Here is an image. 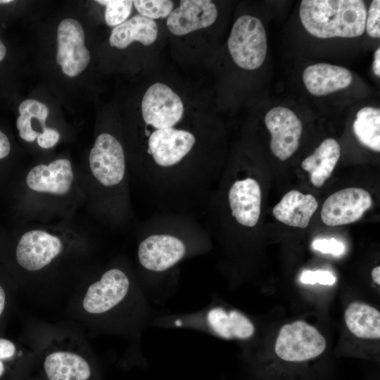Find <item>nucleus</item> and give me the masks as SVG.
Masks as SVG:
<instances>
[{"instance_id": "obj_1", "label": "nucleus", "mask_w": 380, "mask_h": 380, "mask_svg": "<svg viewBox=\"0 0 380 380\" xmlns=\"http://www.w3.org/2000/svg\"><path fill=\"white\" fill-rule=\"evenodd\" d=\"M140 267L152 274L174 268L185 258L208 251L210 236L194 213L160 212L141 223Z\"/></svg>"}, {"instance_id": "obj_2", "label": "nucleus", "mask_w": 380, "mask_h": 380, "mask_svg": "<svg viewBox=\"0 0 380 380\" xmlns=\"http://www.w3.org/2000/svg\"><path fill=\"white\" fill-rule=\"evenodd\" d=\"M299 15L305 30L321 39L355 37L365 30L367 9L362 0H303Z\"/></svg>"}, {"instance_id": "obj_3", "label": "nucleus", "mask_w": 380, "mask_h": 380, "mask_svg": "<svg viewBox=\"0 0 380 380\" xmlns=\"http://www.w3.org/2000/svg\"><path fill=\"white\" fill-rule=\"evenodd\" d=\"M35 354L44 380H99L89 350L74 336L51 334Z\"/></svg>"}, {"instance_id": "obj_4", "label": "nucleus", "mask_w": 380, "mask_h": 380, "mask_svg": "<svg viewBox=\"0 0 380 380\" xmlns=\"http://www.w3.org/2000/svg\"><path fill=\"white\" fill-rule=\"evenodd\" d=\"M261 201V188L255 179L249 176L236 178L230 182L227 188L220 185L217 189H213L203 213H227L234 224L253 229L260 220Z\"/></svg>"}, {"instance_id": "obj_5", "label": "nucleus", "mask_w": 380, "mask_h": 380, "mask_svg": "<svg viewBox=\"0 0 380 380\" xmlns=\"http://www.w3.org/2000/svg\"><path fill=\"white\" fill-rule=\"evenodd\" d=\"M130 289L128 274L120 268H110L83 291L80 311L87 319L105 316L125 300Z\"/></svg>"}, {"instance_id": "obj_6", "label": "nucleus", "mask_w": 380, "mask_h": 380, "mask_svg": "<svg viewBox=\"0 0 380 380\" xmlns=\"http://www.w3.org/2000/svg\"><path fill=\"white\" fill-rule=\"evenodd\" d=\"M234 63L246 70H255L265 61L267 44L265 27L258 18L243 15L234 23L227 42Z\"/></svg>"}, {"instance_id": "obj_7", "label": "nucleus", "mask_w": 380, "mask_h": 380, "mask_svg": "<svg viewBox=\"0 0 380 380\" xmlns=\"http://www.w3.org/2000/svg\"><path fill=\"white\" fill-rule=\"evenodd\" d=\"M89 167L96 181L108 190L122 188L127 176L123 147L113 134H100L89 154Z\"/></svg>"}, {"instance_id": "obj_8", "label": "nucleus", "mask_w": 380, "mask_h": 380, "mask_svg": "<svg viewBox=\"0 0 380 380\" xmlns=\"http://www.w3.org/2000/svg\"><path fill=\"white\" fill-rule=\"evenodd\" d=\"M324 336L303 321L283 326L277 336L274 351L277 357L289 363H301L320 355L326 348Z\"/></svg>"}, {"instance_id": "obj_9", "label": "nucleus", "mask_w": 380, "mask_h": 380, "mask_svg": "<svg viewBox=\"0 0 380 380\" xmlns=\"http://www.w3.org/2000/svg\"><path fill=\"white\" fill-rule=\"evenodd\" d=\"M183 115L181 98L167 85L156 82L146 91L141 101L144 126L155 129L172 127Z\"/></svg>"}, {"instance_id": "obj_10", "label": "nucleus", "mask_w": 380, "mask_h": 380, "mask_svg": "<svg viewBox=\"0 0 380 380\" xmlns=\"http://www.w3.org/2000/svg\"><path fill=\"white\" fill-rule=\"evenodd\" d=\"M57 39L58 64L66 75H78L90 61V53L84 44L85 36L82 25L72 18L63 20L58 26Z\"/></svg>"}, {"instance_id": "obj_11", "label": "nucleus", "mask_w": 380, "mask_h": 380, "mask_svg": "<svg viewBox=\"0 0 380 380\" xmlns=\"http://www.w3.org/2000/svg\"><path fill=\"white\" fill-rule=\"evenodd\" d=\"M63 249V243L58 236L42 230H30L20 237L15 258L23 269L37 272L50 265Z\"/></svg>"}, {"instance_id": "obj_12", "label": "nucleus", "mask_w": 380, "mask_h": 380, "mask_svg": "<svg viewBox=\"0 0 380 380\" xmlns=\"http://www.w3.org/2000/svg\"><path fill=\"white\" fill-rule=\"evenodd\" d=\"M372 205L370 194L362 188H346L330 195L324 201L321 218L326 225L335 227L360 219Z\"/></svg>"}, {"instance_id": "obj_13", "label": "nucleus", "mask_w": 380, "mask_h": 380, "mask_svg": "<svg viewBox=\"0 0 380 380\" xmlns=\"http://www.w3.org/2000/svg\"><path fill=\"white\" fill-rule=\"evenodd\" d=\"M265 123L271 134L270 147L279 160H286L298 149L303 125L297 115L285 107H275L265 117Z\"/></svg>"}, {"instance_id": "obj_14", "label": "nucleus", "mask_w": 380, "mask_h": 380, "mask_svg": "<svg viewBox=\"0 0 380 380\" xmlns=\"http://www.w3.org/2000/svg\"><path fill=\"white\" fill-rule=\"evenodd\" d=\"M217 17V9L209 0H182L167 18L170 32L177 36L212 25Z\"/></svg>"}, {"instance_id": "obj_15", "label": "nucleus", "mask_w": 380, "mask_h": 380, "mask_svg": "<svg viewBox=\"0 0 380 380\" xmlns=\"http://www.w3.org/2000/svg\"><path fill=\"white\" fill-rule=\"evenodd\" d=\"M74 175L69 160L60 158L49 165L40 164L28 172V187L37 192L65 195L71 189Z\"/></svg>"}, {"instance_id": "obj_16", "label": "nucleus", "mask_w": 380, "mask_h": 380, "mask_svg": "<svg viewBox=\"0 0 380 380\" xmlns=\"http://www.w3.org/2000/svg\"><path fill=\"white\" fill-rule=\"evenodd\" d=\"M303 80L308 91L315 96H324L349 87L353 75L349 70L328 63L307 67Z\"/></svg>"}, {"instance_id": "obj_17", "label": "nucleus", "mask_w": 380, "mask_h": 380, "mask_svg": "<svg viewBox=\"0 0 380 380\" xmlns=\"http://www.w3.org/2000/svg\"><path fill=\"white\" fill-rule=\"evenodd\" d=\"M318 207L316 198L311 194H303L291 190L274 207V217L286 225L306 228Z\"/></svg>"}, {"instance_id": "obj_18", "label": "nucleus", "mask_w": 380, "mask_h": 380, "mask_svg": "<svg viewBox=\"0 0 380 380\" xmlns=\"http://www.w3.org/2000/svg\"><path fill=\"white\" fill-rule=\"evenodd\" d=\"M158 37V25L154 20L141 15L133 16L111 31L109 42L111 46L125 49L137 41L144 46L152 44Z\"/></svg>"}, {"instance_id": "obj_19", "label": "nucleus", "mask_w": 380, "mask_h": 380, "mask_svg": "<svg viewBox=\"0 0 380 380\" xmlns=\"http://www.w3.org/2000/svg\"><path fill=\"white\" fill-rule=\"evenodd\" d=\"M341 155L338 141L332 138L324 139L315 151L301 164L310 175L312 185L321 187L330 177Z\"/></svg>"}, {"instance_id": "obj_20", "label": "nucleus", "mask_w": 380, "mask_h": 380, "mask_svg": "<svg viewBox=\"0 0 380 380\" xmlns=\"http://www.w3.org/2000/svg\"><path fill=\"white\" fill-rule=\"evenodd\" d=\"M206 319L210 328L224 338L246 339L255 330L249 319L236 310L215 308L208 312Z\"/></svg>"}, {"instance_id": "obj_21", "label": "nucleus", "mask_w": 380, "mask_h": 380, "mask_svg": "<svg viewBox=\"0 0 380 380\" xmlns=\"http://www.w3.org/2000/svg\"><path fill=\"white\" fill-rule=\"evenodd\" d=\"M345 322L349 331L363 339H379L380 313L376 308L360 302L349 305L345 312Z\"/></svg>"}, {"instance_id": "obj_22", "label": "nucleus", "mask_w": 380, "mask_h": 380, "mask_svg": "<svg viewBox=\"0 0 380 380\" xmlns=\"http://www.w3.org/2000/svg\"><path fill=\"white\" fill-rule=\"evenodd\" d=\"M353 132L360 142L369 148L380 151V110L364 107L358 110L354 120Z\"/></svg>"}, {"instance_id": "obj_23", "label": "nucleus", "mask_w": 380, "mask_h": 380, "mask_svg": "<svg viewBox=\"0 0 380 380\" xmlns=\"http://www.w3.org/2000/svg\"><path fill=\"white\" fill-rule=\"evenodd\" d=\"M17 360L36 365L33 352L25 353L18 349L14 342L0 337V379L5 376L10 363Z\"/></svg>"}, {"instance_id": "obj_24", "label": "nucleus", "mask_w": 380, "mask_h": 380, "mask_svg": "<svg viewBox=\"0 0 380 380\" xmlns=\"http://www.w3.org/2000/svg\"><path fill=\"white\" fill-rule=\"evenodd\" d=\"M97 3L106 6L105 20L108 25L116 27L127 20L129 16L133 1L99 0Z\"/></svg>"}, {"instance_id": "obj_25", "label": "nucleus", "mask_w": 380, "mask_h": 380, "mask_svg": "<svg viewBox=\"0 0 380 380\" xmlns=\"http://www.w3.org/2000/svg\"><path fill=\"white\" fill-rule=\"evenodd\" d=\"M133 4L139 15L152 20L167 18L174 6L170 0H135Z\"/></svg>"}, {"instance_id": "obj_26", "label": "nucleus", "mask_w": 380, "mask_h": 380, "mask_svg": "<svg viewBox=\"0 0 380 380\" xmlns=\"http://www.w3.org/2000/svg\"><path fill=\"white\" fill-rule=\"evenodd\" d=\"M19 113L20 115H27L31 119H37L42 128L46 127L45 122L49 115V108L44 103L34 99L25 100L19 106Z\"/></svg>"}, {"instance_id": "obj_27", "label": "nucleus", "mask_w": 380, "mask_h": 380, "mask_svg": "<svg viewBox=\"0 0 380 380\" xmlns=\"http://www.w3.org/2000/svg\"><path fill=\"white\" fill-rule=\"evenodd\" d=\"M365 29L373 38L380 37V1L373 0L367 14Z\"/></svg>"}, {"instance_id": "obj_28", "label": "nucleus", "mask_w": 380, "mask_h": 380, "mask_svg": "<svg viewBox=\"0 0 380 380\" xmlns=\"http://www.w3.org/2000/svg\"><path fill=\"white\" fill-rule=\"evenodd\" d=\"M300 280L303 284H314L319 283L323 285H332L336 281V277L329 271L306 270L301 274Z\"/></svg>"}, {"instance_id": "obj_29", "label": "nucleus", "mask_w": 380, "mask_h": 380, "mask_svg": "<svg viewBox=\"0 0 380 380\" xmlns=\"http://www.w3.org/2000/svg\"><path fill=\"white\" fill-rule=\"evenodd\" d=\"M312 247L322 253H331L335 255L342 254L345 249L344 245L334 238L317 239L313 241Z\"/></svg>"}, {"instance_id": "obj_30", "label": "nucleus", "mask_w": 380, "mask_h": 380, "mask_svg": "<svg viewBox=\"0 0 380 380\" xmlns=\"http://www.w3.org/2000/svg\"><path fill=\"white\" fill-rule=\"evenodd\" d=\"M16 126L19 136L26 141H34L39 134V132L32 129L31 118L27 115H20L16 120Z\"/></svg>"}, {"instance_id": "obj_31", "label": "nucleus", "mask_w": 380, "mask_h": 380, "mask_svg": "<svg viewBox=\"0 0 380 380\" xmlns=\"http://www.w3.org/2000/svg\"><path fill=\"white\" fill-rule=\"evenodd\" d=\"M59 139V132L56 129L46 127L42 132L39 133L37 141L42 148H50L57 144Z\"/></svg>"}, {"instance_id": "obj_32", "label": "nucleus", "mask_w": 380, "mask_h": 380, "mask_svg": "<svg viewBox=\"0 0 380 380\" xmlns=\"http://www.w3.org/2000/svg\"><path fill=\"white\" fill-rule=\"evenodd\" d=\"M11 150V145L6 135L0 131V159L6 157Z\"/></svg>"}, {"instance_id": "obj_33", "label": "nucleus", "mask_w": 380, "mask_h": 380, "mask_svg": "<svg viewBox=\"0 0 380 380\" xmlns=\"http://www.w3.org/2000/svg\"><path fill=\"white\" fill-rule=\"evenodd\" d=\"M372 69L374 73L379 77L380 76V49L378 48L374 53V59L373 61Z\"/></svg>"}, {"instance_id": "obj_34", "label": "nucleus", "mask_w": 380, "mask_h": 380, "mask_svg": "<svg viewBox=\"0 0 380 380\" xmlns=\"http://www.w3.org/2000/svg\"><path fill=\"white\" fill-rule=\"evenodd\" d=\"M6 296L4 288L0 285V317H1L6 306Z\"/></svg>"}, {"instance_id": "obj_35", "label": "nucleus", "mask_w": 380, "mask_h": 380, "mask_svg": "<svg viewBox=\"0 0 380 380\" xmlns=\"http://www.w3.org/2000/svg\"><path fill=\"white\" fill-rule=\"evenodd\" d=\"M372 277L373 280L378 284H380V267H374L372 271Z\"/></svg>"}, {"instance_id": "obj_36", "label": "nucleus", "mask_w": 380, "mask_h": 380, "mask_svg": "<svg viewBox=\"0 0 380 380\" xmlns=\"http://www.w3.org/2000/svg\"><path fill=\"white\" fill-rule=\"evenodd\" d=\"M6 53V49L2 41L0 39V62L4 58Z\"/></svg>"}, {"instance_id": "obj_37", "label": "nucleus", "mask_w": 380, "mask_h": 380, "mask_svg": "<svg viewBox=\"0 0 380 380\" xmlns=\"http://www.w3.org/2000/svg\"><path fill=\"white\" fill-rule=\"evenodd\" d=\"M20 380H44L41 376H27L22 378Z\"/></svg>"}, {"instance_id": "obj_38", "label": "nucleus", "mask_w": 380, "mask_h": 380, "mask_svg": "<svg viewBox=\"0 0 380 380\" xmlns=\"http://www.w3.org/2000/svg\"><path fill=\"white\" fill-rule=\"evenodd\" d=\"M11 2H13V1H11V0H0V4H9Z\"/></svg>"}]
</instances>
